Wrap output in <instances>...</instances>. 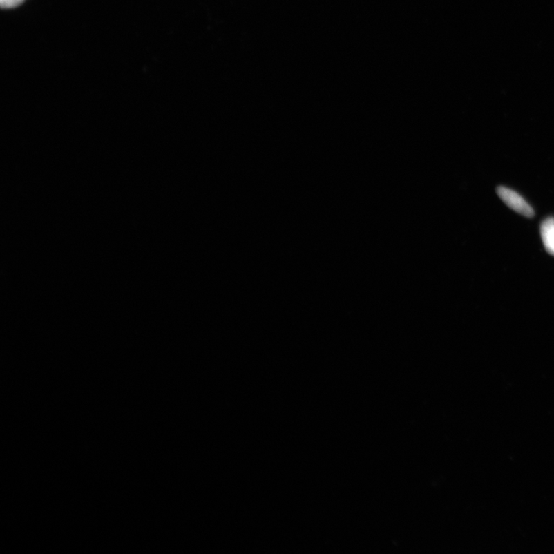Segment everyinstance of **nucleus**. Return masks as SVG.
I'll return each instance as SVG.
<instances>
[{"mask_svg": "<svg viewBox=\"0 0 554 554\" xmlns=\"http://www.w3.org/2000/svg\"><path fill=\"white\" fill-rule=\"evenodd\" d=\"M497 193L504 204L513 211L528 218L535 216V211L531 206L517 192L509 188L499 187Z\"/></svg>", "mask_w": 554, "mask_h": 554, "instance_id": "obj_1", "label": "nucleus"}, {"mask_svg": "<svg viewBox=\"0 0 554 554\" xmlns=\"http://www.w3.org/2000/svg\"><path fill=\"white\" fill-rule=\"evenodd\" d=\"M540 233L546 251L554 256V218H547L542 222Z\"/></svg>", "mask_w": 554, "mask_h": 554, "instance_id": "obj_2", "label": "nucleus"}, {"mask_svg": "<svg viewBox=\"0 0 554 554\" xmlns=\"http://www.w3.org/2000/svg\"><path fill=\"white\" fill-rule=\"evenodd\" d=\"M25 0H0V5L3 9H12L21 5Z\"/></svg>", "mask_w": 554, "mask_h": 554, "instance_id": "obj_3", "label": "nucleus"}]
</instances>
